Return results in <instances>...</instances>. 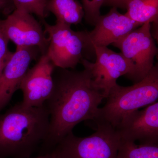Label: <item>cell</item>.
Listing matches in <instances>:
<instances>
[{"label":"cell","mask_w":158,"mask_h":158,"mask_svg":"<svg viewBox=\"0 0 158 158\" xmlns=\"http://www.w3.org/2000/svg\"><path fill=\"white\" fill-rule=\"evenodd\" d=\"M85 21L88 24L94 26L100 16V9L104 0H82Z\"/></svg>","instance_id":"e0dca14e"},{"label":"cell","mask_w":158,"mask_h":158,"mask_svg":"<svg viewBox=\"0 0 158 158\" xmlns=\"http://www.w3.org/2000/svg\"><path fill=\"white\" fill-rule=\"evenodd\" d=\"M34 158H60L59 153L56 148H54L50 152L48 153L43 155L38 156L37 157Z\"/></svg>","instance_id":"44dd1931"},{"label":"cell","mask_w":158,"mask_h":158,"mask_svg":"<svg viewBox=\"0 0 158 158\" xmlns=\"http://www.w3.org/2000/svg\"><path fill=\"white\" fill-rule=\"evenodd\" d=\"M15 9L11 0H0V11L8 16Z\"/></svg>","instance_id":"d6986e66"},{"label":"cell","mask_w":158,"mask_h":158,"mask_svg":"<svg viewBox=\"0 0 158 158\" xmlns=\"http://www.w3.org/2000/svg\"><path fill=\"white\" fill-rule=\"evenodd\" d=\"M15 9H23L31 14H34L41 19L45 20L47 15L46 5L48 0H11Z\"/></svg>","instance_id":"2e32d148"},{"label":"cell","mask_w":158,"mask_h":158,"mask_svg":"<svg viewBox=\"0 0 158 158\" xmlns=\"http://www.w3.org/2000/svg\"><path fill=\"white\" fill-rule=\"evenodd\" d=\"M141 25L113 7L107 14L100 15L88 35L94 46L107 47Z\"/></svg>","instance_id":"7c38bea8"},{"label":"cell","mask_w":158,"mask_h":158,"mask_svg":"<svg viewBox=\"0 0 158 158\" xmlns=\"http://www.w3.org/2000/svg\"><path fill=\"white\" fill-rule=\"evenodd\" d=\"M126 15L141 25L152 23L158 25V0H131L127 6Z\"/></svg>","instance_id":"5bb4252c"},{"label":"cell","mask_w":158,"mask_h":158,"mask_svg":"<svg viewBox=\"0 0 158 158\" xmlns=\"http://www.w3.org/2000/svg\"><path fill=\"white\" fill-rule=\"evenodd\" d=\"M131 0H104L103 5L120 9H126L128 3Z\"/></svg>","instance_id":"ffe728a7"},{"label":"cell","mask_w":158,"mask_h":158,"mask_svg":"<svg viewBox=\"0 0 158 158\" xmlns=\"http://www.w3.org/2000/svg\"><path fill=\"white\" fill-rule=\"evenodd\" d=\"M42 23L49 40L47 53L56 67L73 69L84 60L94 62L95 48L88 31H74L65 24L51 25L45 20Z\"/></svg>","instance_id":"277c9868"},{"label":"cell","mask_w":158,"mask_h":158,"mask_svg":"<svg viewBox=\"0 0 158 158\" xmlns=\"http://www.w3.org/2000/svg\"><path fill=\"white\" fill-rule=\"evenodd\" d=\"M106 98V104L99 109L94 122L107 123L116 129L131 113L157 100V63L144 79L132 86L123 87L116 84L110 89Z\"/></svg>","instance_id":"3957f363"},{"label":"cell","mask_w":158,"mask_h":158,"mask_svg":"<svg viewBox=\"0 0 158 158\" xmlns=\"http://www.w3.org/2000/svg\"><path fill=\"white\" fill-rule=\"evenodd\" d=\"M9 40L3 32L0 18V73L10 60L13 53L8 48Z\"/></svg>","instance_id":"ac0fdd59"},{"label":"cell","mask_w":158,"mask_h":158,"mask_svg":"<svg viewBox=\"0 0 158 158\" xmlns=\"http://www.w3.org/2000/svg\"><path fill=\"white\" fill-rule=\"evenodd\" d=\"M49 114L38 107L17 104L0 114V158H29L48 134Z\"/></svg>","instance_id":"7a4b0ae2"},{"label":"cell","mask_w":158,"mask_h":158,"mask_svg":"<svg viewBox=\"0 0 158 158\" xmlns=\"http://www.w3.org/2000/svg\"><path fill=\"white\" fill-rule=\"evenodd\" d=\"M83 66L79 71L55 69L53 89L44 103L49 114L48 132L39 155L52 151L77 124L97 119L99 105L105 98L94 86L90 69Z\"/></svg>","instance_id":"6da1fadb"},{"label":"cell","mask_w":158,"mask_h":158,"mask_svg":"<svg viewBox=\"0 0 158 158\" xmlns=\"http://www.w3.org/2000/svg\"><path fill=\"white\" fill-rule=\"evenodd\" d=\"M151 24L146 23L117 42L112 44L121 51L129 62L131 69L126 77L138 83L153 68L158 49L151 32Z\"/></svg>","instance_id":"8992f818"},{"label":"cell","mask_w":158,"mask_h":158,"mask_svg":"<svg viewBox=\"0 0 158 158\" xmlns=\"http://www.w3.org/2000/svg\"><path fill=\"white\" fill-rule=\"evenodd\" d=\"M115 129L121 140L158 144V101L132 112Z\"/></svg>","instance_id":"30bf717a"},{"label":"cell","mask_w":158,"mask_h":158,"mask_svg":"<svg viewBox=\"0 0 158 158\" xmlns=\"http://www.w3.org/2000/svg\"><path fill=\"white\" fill-rule=\"evenodd\" d=\"M96 131L81 138L72 132L56 148L60 158H116L120 138L107 123L96 122Z\"/></svg>","instance_id":"5b68a950"},{"label":"cell","mask_w":158,"mask_h":158,"mask_svg":"<svg viewBox=\"0 0 158 158\" xmlns=\"http://www.w3.org/2000/svg\"><path fill=\"white\" fill-rule=\"evenodd\" d=\"M116 158H158V144L138 145L120 139Z\"/></svg>","instance_id":"9a60e30c"},{"label":"cell","mask_w":158,"mask_h":158,"mask_svg":"<svg viewBox=\"0 0 158 158\" xmlns=\"http://www.w3.org/2000/svg\"><path fill=\"white\" fill-rule=\"evenodd\" d=\"M2 28L6 37L19 47H35L41 55L47 52L49 40L42 27L32 14L15 9L2 19Z\"/></svg>","instance_id":"52a82bcc"},{"label":"cell","mask_w":158,"mask_h":158,"mask_svg":"<svg viewBox=\"0 0 158 158\" xmlns=\"http://www.w3.org/2000/svg\"><path fill=\"white\" fill-rule=\"evenodd\" d=\"M94 62L85 60L81 64L90 69L94 86L106 98L110 89L117 84V79L129 73L131 65L121 53L111 50L107 47L94 46Z\"/></svg>","instance_id":"ba28073f"},{"label":"cell","mask_w":158,"mask_h":158,"mask_svg":"<svg viewBox=\"0 0 158 158\" xmlns=\"http://www.w3.org/2000/svg\"><path fill=\"white\" fill-rule=\"evenodd\" d=\"M56 67L46 53L41 55L34 67L28 69L20 86L23 95L21 102L23 106L38 107L44 105L53 89V75Z\"/></svg>","instance_id":"9c48e42d"},{"label":"cell","mask_w":158,"mask_h":158,"mask_svg":"<svg viewBox=\"0 0 158 158\" xmlns=\"http://www.w3.org/2000/svg\"><path fill=\"white\" fill-rule=\"evenodd\" d=\"M39 53L37 48L16 47L11 59L0 73V112L19 89L29 65L33 60L37 59Z\"/></svg>","instance_id":"8fae6325"},{"label":"cell","mask_w":158,"mask_h":158,"mask_svg":"<svg viewBox=\"0 0 158 158\" xmlns=\"http://www.w3.org/2000/svg\"><path fill=\"white\" fill-rule=\"evenodd\" d=\"M46 11L56 18V23L68 25L81 22L85 16L82 5L77 0H48Z\"/></svg>","instance_id":"4fadbf2b"}]
</instances>
